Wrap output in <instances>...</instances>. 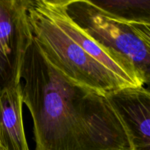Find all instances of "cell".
<instances>
[{
  "instance_id": "cell-1",
  "label": "cell",
  "mask_w": 150,
  "mask_h": 150,
  "mask_svg": "<svg viewBox=\"0 0 150 150\" xmlns=\"http://www.w3.org/2000/svg\"><path fill=\"white\" fill-rule=\"evenodd\" d=\"M20 84L33 120L35 150H135L130 130L108 98L60 73L34 38Z\"/></svg>"
},
{
  "instance_id": "cell-2",
  "label": "cell",
  "mask_w": 150,
  "mask_h": 150,
  "mask_svg": "<svg viewBox=\"0 0 150 150\" xmlns=\"http://www.w3.org/2000/svg\"><path fill=\"white\" fill-rule=\"evenodd\" d=\"M28 18L45 58L70 80L104 96L138 87L109 70L114 62L72 21L64 1L30 0Z\"/></svg>"
},
{
  "instance_id": "cell-3",
  "label": "cell",
  "mask_w": 150,
  "mask_h": 150,
  "mask_svg": "<svg viewBox=\"0 0 150 150\" xmlns=\"http://www.w3.org/2000/svg\"><path fill=\"white\" fill-rule=\"evenodd\" d=\"M73 22L142 86L150 81V22L127 20L90 0H66Z\"/></svg>"
},
{
  "instance_id": "cell-4",
  "label": "cell",
  "mask_w": 150,
  "mask_h": 150,
  "mask_svg": "<svg viewBox=\"0 0 150 150\" xmlns=\"http://www.w3.org/2000/svg\"><path fill=\"white\" fill-rule=\"evenodd\" d=\"M30 0H0V94L18 85L33 38L28 18Z\"/></svg>"
},
{
  "instance_id": "cell-5",
  "label": "cell",
  "mask_w": 150,
  "mask_h": 150,
  "mask_svg": "<svg viewBox=\"0 0 150 150\" xmlns=\"http://www.w3.org/2000/svg\"><path fill=\"white\" fill-rule=\"evenodd\" d=\"M131 133L135 150H150V93L145 86L127 87L106 95Z\"/></svg>"
},
{
  "instance_id": "cell-6",
  "label": "cell",
  "mask_w": 150,
  "mask_h": 150,
  "mask_svg": "<svg viewBox=\"0 0 150 150\" xmlns=\"http://www.w3.org/2000/svg\"><path fill=\"white\" fill-rule=\"evenodd\" d=\"M0 149L29 150L23 127L20 83L0 94Z\"/></svg>"
},
{
  "instance_id": "cell-7",
  "label": "cell",
  "mask_w": 150,
  "mask_h": 150,
  "mask_svg": "<svg viewBox=\"0 0 150 150\" xmlns=\"http://www.w3.org/2000/svg\"><path fill=\"white\" fill-rule=\"evenodd\" d=\"M109 13L127 20L150 22V1H95Z\"/></svg>"
},
{
  "instance_id": "cell-8",
  "label": "cell",
  "mask_w": 150,
  "mask_h": 150,
  "mask_svg": "<svg viewBox=\"0 0 150 150\" xmlns=\"http://www.w3.org/2000/svg\"><path fill=\"white\" fill-rule=\"evenodd\" d=\"M0 150H2V149H0Z\"/></svg>"
}]
</instances>
